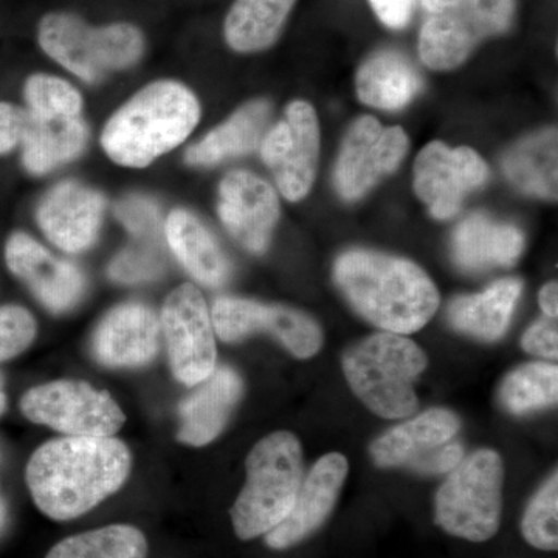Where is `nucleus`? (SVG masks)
Here are the masks:
<instances>
[{
    "label": "nucleus",
    "instance_id": "nucleus-1",
    "mask_svg": "<svg viewBox=\"0 0 558 558\" xmlns=\"http://www.w3.org/2000/svg\"><path fill=\"white\" fill-rule=\"evenodd\" d=\"M123 440L68 436L40 446L25 470L36 508L54 521L78 519L119 492L131 472Z\"/></svg>",
    "mask_w": 558,
    "mask_h": 558
},
{
    "label": "nucleus",
    "instance_id": "nucleus-2",
    "mask_svg": "<svg viewBox=\"0 0 558 558\" xmlns=\"http://www.w3.org/2000/svg\"><path fill=\"white\" fill-rule=\"evenodd\" d=\"M333 277L351 306L387 332H417L439 307L435 282L398 256L352 250L337 259Z\"/></svg>",
    "mask_w": 558,
    "mask_h": 558
},
{
    "label": "nucleus",
    "instance_id": "nucleus-3",
    "mask_svg": "<svg viewBox=\"0 0 558 558\" xmlns=\"http://www.w3.org/2000/svg\"><path fill=\"white\" fill-rule=\"evenodd\" d=\"M199 119V102L185 86L160 81L138 92L109 120L102 148L116 163L145 168L189 137Z\"/></svg>",
    "mask_w": 558,
    "mask_h": 558
},
{
    "label": "nucleus",
    "instance_id": "nucleus-4",
    "mask_svg": "<svg viewBox=\"0 0 558 558\" xmlns=\"http://www.w3.org/2000/svg\"><path fill=\"white\" fill-rule=\"evenodd\" d=\"M245 469L247 481L230 509L242 542L269 534L292 510L304 478L300 440L289 432L271 433L250 451Z\"/></svg>",
    "mask_w": 558,
    "mask_h": 558
},
{
    "label": "nucleus",
    "instance_id": "nucleus-5",
    "mask_svg": "<svg viewBox=\"0 0 558 558\" xmlns=\"http://www.w3.org/2000/svg\"><path fill=\"white\" fill-rule=\"evenodd\" d=\"M427 365V355L414 341L391 332L359 341L343 355L349 387L384 418L409 417L417 410L414 381Z\"/></svg>",
    "mask_w": 558,
    "mask_h": 558
},
{
    "label": "nucleus",
    "instance_id": "nucleus-6",
    "mask_svg": "<svg viewBox=\"0 0 558 558\" xmlns=\"http://www.w3.org/2000/svg\"><path fill=\"white\" fill-rule=\"evenodd\" d=\"M505 468L497 451L462 459L436 495L435 521L453 537L483 543L497 535L502 515Z\"/></svg>",
    "mask_w": 558,
    "mask_h": 558
},
{
    "label": "nucleus",
    "instance_id": "nucleus-7",
    "mask_svg": "<svg viewBox=\"0 0 558 558\" xmlns=\"http://www.w3.org/2000/svg\"><path fill=\"white\" fill-rule=\"evenodd\" d=\"M422 9L418 54L429 69L450 70L483 40L508 31L515 0H422Z\"/></svg>",
    "mask_w": 558,
    "mask_h": 558
},
{
    "label": "nucleus",
    "instance_id": "nucleus-8",
    "mask_svg": "<svg viewBox=\"0 0 558 558\" xmlns=\"http://www.w3.org/2000/svg\"><path fill=\"white\" fill-rule=\"evenodd\" d=\"M38 40L50 58L87 83H97L112 70L130 68L145 47L134 25L94 28L80 17L62 13L40 21Z\"/></svg>",
    "mask_w": 558,
    "mask_h": 558
},
{
    "label": "nucleus",
    "instance_id": "nucleus-9",
    "mask_svg": "<svg viewBox=\"0 0 558 558\" xmlns=\"http://www.w3.org/2000/svg\"><path fill=\"white\" fill-rule=\"evenodd\" d=\"M21 411L35 424L75 438H108L126 421L108 391L81 380H57L28 389L22 396Z\"/></svg>",
    "mask_w": 558,
    "mask_h": 558
},
{
    "label": "nucleus",
    "instance_id": "nucleus-10",
    "mask_svg": "<svg viewBox=\"0 0 558 558\" xmlns=\"http://www.w3.org/2000/svg\"><path fill=\"white\" fill-rule=\"evenodd\" d=\"M461 421L449 410L433 409L374 440L371 457L379 468H407L424 475L451 472L464 457L454 438Z\"/></svg>",
    "mask_w": 558,
    "mask_h": 558
},
{
    "label": "nucleus",
    "instance_id": "nucleus-11",
    "mask_svg": "<svg viewBox=\"0 0 558 558\" xmlns=\"http://www.w3.org/2000/svg\"><path fill=\"white\" fill-rule=\"evenodd\" d=\"M160 325L175 379L189 387L207 379L216 368L215 328L199 290L191 284L172 290Z\"/></svg>",
    "mask_w": 558,
    "mask_h": 558
},
{
    "label": "nucleus",
    "instance_id": "nucleus-12",
    "mask_svg": "<svg viewBox=\"0 0 558 558\" xmlns=\"http://www.w3.org/2000/svg\"><path fill=\"white\" fill-rule=\"evenodd\" d=\"M211 319L215 332L227 343L255 332H269L299 359L314 357L323 344V332L315 319L279 304L220 296L213 304Z\"/></svg>",
    "mask_w": 558,
    "mask_h": 558
},
{
    "label": "nucleus",
    "instance_id": "nucleus-13",
    "mask_svg": "<svg viewBox=\"0 0 558 558\" xmlns=\"http://www.w3.org/2000/svg\"><path fill=\"white\" fill-rule=\"evenodd\" d=\"M260 156L286 199L296 202L307 196L319 156L318 120L310 102L295 101L286 109L284 119L264 135Z\"/></svg>",
    "mask_w": 558,
    "mask_h": 558
},
{
    "label": "nucleus",
    "instance_id": "nucleus-14",
    "mask_svg": "<svg viewBox=\"0 0 558 558\" xmlns=\"http://www.w3.org/2000/svg\"><path fill=\"white\" fill-rule=\"evenodd\" d=\"M410 143L402 128H384L362 117L349 128L336 168V186L347 201L360 199L385 175L398 170Z\"/></svg>",
    "mask_w": 558,
    "mask_h": 558
},
{
    "label": "nucleus",
    "instance_id": "nucleus-15",
    "mask_svg": "<svg viewBox=\"0 0 558 558\" xmlns=\"http://www.w3.org/2000/svg\"><path fill=\"white\" fill-rule=\"evenodd\" d=\"M487 178L486 161L468 146L451 149L433 142L414 163V191L436 219L457 215L470 191L481 189Z\"/></svg>",
    "mask_w": 558,
    "mask_h": 558
},
{
    "label": "nucleus",
    "instance_id": "nucleus-16",
    "mask_svg": "<svg viewBox=\"0 0 558 558\" xmlns=\"http://www.w3.org/2000/svg\"><path fill=\"white\" fill-rule=\"evenodd\" d=\"M7 266L24 281L36 299L54 314L75 307L83 296V274L75 264L58 259L28 234H11L5 245Z\"/></svg>",
    "mask_w": 558,
    "mask_h": 558
},
{
    "label": "nucleus",
    "instance_id": "nucleus-17",
    "mask_svg": "<svg viewBox=\"0 0 558 558\" xmlns=\"http://www.w3.org/2000/svg\"><path fill=\"white\" fill-rule=\"evenodd\" d=\"M348 472L343 454L329 453L318 459L301 481L289 515L266 535V545L275 550L289 549L317 532L336 508Z\"/></svg>",
    "mask_w": 558,
    "mask_h": 558
},
{
    "label": "nucleus",
    "instance_id": "nucleus-18",
    "mask_svg": "<svg viewBox=\"0 0 558 558\" xmlns=\"http://www.w3.org/2000/svg\"><path fill=\"white\" fill-rule=\"evenodd\" d=\"M219 216L242 247L263 253L279 218L277 193L247 171L230 172L219 186Z\"/></svg>",
    "mask_w": 558,
    "mask_h": 558
},
{
    "label": "nucleus",
    "instance_id": "nucleus-19",
    "mask_svg": "<svg viewBox=\"0 0 558 558\" xmlns=\"http://www.w3.org/2000/svg\"><path fill=\"white\" fill-rule=\"evenodd\" d=\"M160 319L145 304L126 303L102 318L92 340V352L108 368H135L156 357Z\"/></svg>",
    "mask_w": 558,
    "mask_h": 558
},
{
    "label": "nucleus",
    "instance_id": "nucleus-20",
    "mask_svg": "<svg viewBox=\"0 0 558 558\" xmlns=\"http://www.w3.org/2000/svg\"><path fill=\"white\" fill-rule=\"evenodd\" d=\"M105 197L76 182H62L40 202L36 218L40 230L68 253L84 252L97 240Z\"/></svg>",
    "mask_w": 558,
    "mask_h": 558
},
{
    "label": "nucleus",
    "instance_id": "nucleus-21",
    "mask_svg": "<svg viewBox=\"0 0 558 558\" xmlns=\"http://www.w3.org/2000/svg\"><path fill=\"white\" fill-rule=\"evenodd\" d=\"M180 402V442L193 447L207 446L218 438L241 400L244 384L229 366L213 369L207 379L194 385Z\"/></svg>",
    "mask_w": 558,
    "mask_h": 558
},
{
    "label": "nucleus",
    "instance_id": "nucleus-22",
    "mask_svg": "<svg viewBox=\"0 0 558 558\" xmlns=\"http://www.w3.org/2000/svg\"><path fill=\"white\" fill-rule=\"evenodd\" d=\"M523 248L524 236L517 227L494 222L483 215L462 220L451 242L454 263L468 271L513 266Z\"/></svg>",
    "mask_w": 558,
    "mask_h": 558
},
{
    "label": "nucleus",
    "instance_id": "nucleus-23",
    "mask_svg": "<svg viewBox=\"0 0 558 558\" xmlns=\"http://www.w3.org/2000/svg\"><path fill=\"white\" fill-rule=\"evenodd\" d=\"M523 284L515 278L501 279L483 293L462 295L451 301L447 317L459 332L483 341L505 336Z\"/></svg>",
    "mask_w": 558,
    "mask_h": 558
},
{
    "label": "nucleus",
    "instance_id": "nucleus-24",
    "mask_svg": "<svg viewBox=\"0 0 558 558\" xmlns=\"http://www.w3.org/2000/svg\"><path fill=\"white\" fill-rule=\"evenodd\" d=\"M167 240L182 266L202 284L219 288L229 279V260L196 216L185 209L172 211L167 220Z\"/></svg>",
    "mask_w": 558,
    "mask_h": 558
},
{
    "label": "nucleus",
    "instance_id": "nucleus-25",
    "mask_svg": "<svg viewBox=\"0 0 558 558\" xmlns=\"http://www.w3.org/2000/svg\"><path fill=\"white\" fill-rule=\"evenodd\" d=\"M87 143V126L80 117L40 119L28 110L22 137V161L32 174H46L75 159Z\"/></svg>",
    "mask_w": 558,
    "mask_h": 558
},
{
    "label": "nucleus",
    "instance_id": "nucleus-26",
    "mask_svg": "<svg viewBox=\"0 0 558 558\" xmlns=\"http://www.w3.org/2000/svg\"><path fill=\"white\" fill-rule=\"evenodd\" d=\"M270 120V105L253 101L238 110L226 123L207 137L191 146L185 154L186 163L211 167L229 157L242 156L259 148Z\"/></svg>",
    "mask_w": 558,
    "mask_h": 558
},
{
    "label": "nucleus",
    "instance_id": "nucleus-27",
    "mask_svg": "<svg viewBox=\"0 0 558 558\" xmlns=\"http://www.w3.org/2000/svg\"><path fill=\"white\" fill-rule=\"evenodd\" d=\"M355 86L365 105L396 110L413 100L421 90L422 78L399 51L381 50L360 68Z\"/></svg>",
    "mask_w": 558,
    "mask_h": 558
},
{
    "label": "nucleus",
    "instance_id": "nucleus-28",
    "mask_svg": "<svg viewBox=\"0 0 558 558\" xmlns=\"http://www.w3.org/2000/svg\"><path fill=\"white\" fill-rule=\"evenodd\" d=\"M557 130L520 140L502 160V170L517 189L543 199H557Z\"/></svg>",
    "mask_w": 558,
    "mask_h": 558
},
{
    "label": "nucleus",
    "instance_id": "nucleus-29",
    "mask_svg": "<svg viewBox=\"0 0 558 558\" xmlns=\"http://www.w3.org/2000/svg\"><path fill=\"white\" fill-rule=\"evenodd\" d=\"M296 0H236L226 20V39L231 49L252 53L278 39Z\"/></svg>",
    "mask_w": 558,
    "mask_h": 558
},
{
    "label": "nucleus",
    "instance_id": "nucleus-30",
    "mask_svg": "<svg viewBox=\"0 0 558 558\" xmlns=\"http://www.w3.org/2000/svg\"><path fill=\"white\" fill-rule=\"evenodd\" d=\"M148 539L130 524H110L61 539L46 558H146Z\"/></svg>",
    "mask_w": 558,
    "mask_h": 558
},
{
    "label": "nucleus",
    "instance_id": "nucleus-31",
    "mask_svg": "<svg viewBox=\"0 0 558 558\" xmlns=\"http://www.w3.org/2000/svg\"><path fill=\"white\" fill-rule=\"evenodd\" d=\"M506 410L513 414L556 405L558 400V368L550 363H529L510 373L499 391Z\"/></svg>",
    "mask_w": 558,
    "mask_h": 558
},
{
    "label": "nucleus",
    "instance_id": "nucleus-32",
    "mask_svg": "<svg viewBox=\"0 0 558 558\" xmlns=\"http://www.w3.org/2000/svg\"><path fill=\"white\" fill-rule=\"evenodd\" d=\"M25 100L33 116L40 119L80 117V92L68 81L49 75H33L25 84Z\"/></svg>",
    "mask_w": 558,
    "mask_h": 558
},
{
    "label": "nucleus",
    "instance_id": "nucleus-33",
    "mask_svg": "<svg viewBox=\"0 0 558 558\" xmlns=\"http://www.w3.org/2000/svg\"><path fill=\"white\" fill-rule=\"evenodd\" d=\"M521 534L529 545L539 550L558 548V475L554 473L529 502Z\"/></svg>",
    "mask_w": 558,
    "mask_h": 558
},
{
    "label": "nucleus",
    "instance_id": "nucleus-34",
    "mask_svg": "<svg viewBox=\"0 0 558 558\" xmlns=\"http://www.w3.org/2000/svg\"><path fill=\"white\" fill-rule=\"evenodd\" d=\"M165 270V259L157 242L142 241L123 250L109 267V277L121 284H138L159 278Z\"/></svg>",
    "mask_w": 558,
    "mask_h": 558
},
{
    "label": "nucleus",
    "instance_id": "nucleus-35",
    "mask_svg": "<svg viewBox=\"0 0 558 558\" xmlns=\"http://www.w3.org/2000/svg\"><path fill=\"white\" fill-rule=\"evenodd\" d=\"M38 326L31 312L21 306L0 307V363L22 354L35 340Z\"/></svg>",
    "mask_w": 558,
    "mask_h": 558
},
{
    "label": "nucleus",
    "instance_id": "nucleus-36",
    "mask_svg": "<svg viewBox=\"0 0 558 558\" xmlns=\"http://www.w3.org/2000/svg\"><path fill=\"white\" fill-rule=\"evenodd\" d=\"M117 218L138 241H159L161 216L159 208L146 197H128L117 205Z\"/></svg>",
    "mask_w": 558,
    "mask_h": 558
},
{
    "label": "nucleus",
    "instance_id": "nucleus-37",
    "mask_svg": "<svg viewBox=\"0 0 558 558\" xmlns=\"http://www.w3.org/2000/svg\"><path fill=\"white\" fill-rule=\"evenodd\" d=\"M521 347L529 354L556 360L558 357L557 318L545 317L527 329Z\"/></svg>",
    "mask_w": 558,
    "mask_h": 558
},
{
    "label": "nucleus",
    "instance_id": "nucleus-38",
    "mask_svg": "<svg viewBox=\"0 0 558 558\" xmlns=\"http://www.w3.org/2000/svg\"><path fill=\"white\" fill-rule=\"evenodd\" d=\"M28 110L10 102H0V156L21 145L27 126Z\"/></svg>",
    "mask_w": 558,
    "mask_h": 558
},
{
    "label": "nucleus",
    "instance_id": "nucleus-39",
    "mask_svg": "<svg viewBox=\"0 0 558 558\" xmlns=\"http://www.w3.org/2000/svg\"><path fill=\"white\" fill-rule=\"evenodd\" d=\"M379 20L391 28H402L409 24L414 0H369Z\"/></svg>",
    "mask_w": 558,
    "mask_h": 558
},
{
    "label": "nucleus",
    "instance_id": "nucleus-40",
    "mask_svg": "<svg viewBox=\"0 0 558 558\" xmlns=\"http://www.w3.org/2000/svg\"><path fill=\"white\" fill-rule=\"evenodd\" d=\"M539 306L545 312L546 317L557 318L558 315V288L557 282H548L542 289L538 296Z\"/></svg>",
    "mask_w": 558,
    "mask_h": 558
},
{
    "label": "nucleus",
    "instance_id": "nucleus-41",
    "mask_svg": "<svg viewBox=\"0 0 558 558\" xmlns=\"http://www.w3.org/2000/svg\"><path fill=\"white\" fill-rule=\"evenodd\" d=\"M7 410V392H5V379L0 374V416L5 413Z\"/></svg>",
    "mask_w": 558,
    "mask_h": 558
}]
</instances>
